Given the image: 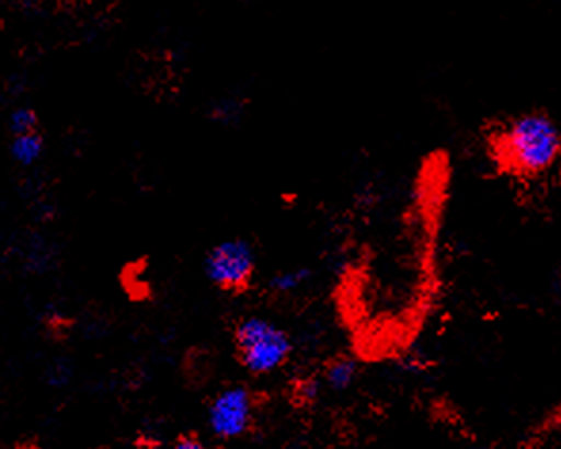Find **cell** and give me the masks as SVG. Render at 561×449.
Here are the masks:
<instances>
[{"instance_id":"obj_8","label":"cell","mask_w":561,"mask_h":449,"mask_svg":"<svg viewBox=\"0 0 561 449\" xmlns=\"http://www.w3.org/2000/svg\"><path fill=\"white\" fill-rule=\"evenodd\" d=\"M38 126V118H36L35 111L20 110L14 111L10 116V130L15 136H25V134H33Z\"/></svg>"},{"instance_id":"obj_13","label":"cell","mask_w":561,"mask_h":449,"mask_svg":"<svg viewBox=\"0 0 561 449\" xmlns=\"http://www.w3.org/2000/svg\"><path fill=\"white\" fill-rule=\"evenodd\" d=\"M470 449H490V448H470Z\"/></svg>"},{"instance_id":"obj_2","label":"cell","mask_w":561,"mask_h":449,"mask_svg":"<svg viewBox=\"0 0 561 449\" xmlns=\"http://www.w3.org/2000/svg\"><path fill=\"white\" fill-rule=\"evenodd\" d=\"M234 343L240 362L253 376H268L280 370L291 355L289 335L261 316L242 320L238 324Z\"/></svg>"},{"instance_id":"obj_10","label":"cell","mask_w":561,"mask_h":449,"mask_svg":"<svg viewBox=\"0 0 561 449\" xmlns=\"http://www.w3.org/2000/svg\"><path fill=\"white\" fill-rule=\"evenodd\" d=\"M320 391V383L318 381H307L301 384V399L302 400H314Z\"/></svg>"},{"instance_id":"obj_5","label":"cell","mask_w":561,"mask_h":449,"mask_svg":"<svg viewBox=\"0 0 561 449\" xmlns=\"http://www.w3.org/2000/svg\"><path fill=\"white\" fill-rule=\"evenodd\" d=\"M358 376V366L348 356H339L328 364L324 371L325 384L333 391H345Z\"/></svg>"},{"instance_id":"obj_11","label":"cell","mask_w":561,"mask_h":449,"mask_svg":"<svg viewBox=\"0 0 561 449\" xmlns=\"http://www.w3.org/2000/svg\"><path fill=\"white\" fill-rule=\"evenodd\" d=\"M535 449H558L556 448L554 444H540V446H537Z\"/></svg>"},{"instance_id":"obj_9","label":"cell","mask_w":561,"mask_h":449,"mask_svg":"<svg viewBox=\"0 0 561 449\" xmlns=\"http://www.w3.org/2000/svg\"><path fill=\"white\" fill-rule=\"evenodd\" d=\"M172 449H206V446L195 436H185V438L178 440Z\"/></svg>"},{"instance_id":"obj_12","label":"cell","mask_w":561,"mask_h":449,"mask_svg":"<svg viewBox=\"0 0 561 449\" xmlns=\"http://www.w3.org/2000/svg\"><path fill=\"white\" fill-rule=\"evenodd\" d=\"M141 449H168V448H162V446H157V444H149V446H144V448Z\"/></svg>"},{"instance_id":"obj_7","label":"cell","mask_w":561,"mask_h":449,"mask_svg":"<svg viewBox=\"0 0 561 449\" xmlns=\"http://www.w3.org/2000/svg\"><path fill=\"white\" fill-rule=\"evenodd\" d=\"M310 276H312V270L307 267L286 268V270L276 273L271 278L268 286H271L274 293H291V291L299 290L302 284L309 280Z\"/></svg>"},{"instance_id":"obj_6","label":"cell","mask_w":561,"mask_h":449,"mask_svg":"<svg viewBox=\"0 0 561 449\" xmlns=\"http://www.w3.org/2000/svg\"><path fill=\"white\" fill-rule=\"evenodd\" d=\"M43 147V136L38 131L25 134V136H15L14 141H12V157L20 164H33L41 157Z\"/></svg>"},{"instance_id":"obj_3","label":"cell","mask_w":561,"mask_h":449,"mask_svg":"<svg viewBox=\"0 0 561 449\" xmlns=\"http://www.w3.org/2000/svg\"><path fill=\"white\" fill-rule=\"evenodd\" d=\"M255 268V250L242 239L225 240L211 247L206 257V275L219 290L244 291L250 288Z\"/></svg>"},{"instance_id":"obj_1","label":"cell","mask_w":561,"mask_h":449,"mask_svg":"<svg viewBox=\"0 0 561 449\" xmlns=\"http://www.w3.org/2000/svg\"><path fill=\"white\" fill-rule=\"evenodd\" d=\"M560 152V128L552 116L540 111L512 118L493 139L496 164L519 177L545 174L558 162Z\"/></svg>"},{"instance_id":"obj_4","label":"cell","mask_w":561,"mask_h":449,"mask_svg":"<svg viewBox=\"0 0 561 449\" xmlns=\"http://www.w3.org/2000/svg\"><path fill=\"white\" fill-rule=\"evenodd\" d=\"M253 406V394L245 387H229L219 392L209 406L211 433L224 440L244 435L252 425Z\"/></svg>"}]
</instances>
